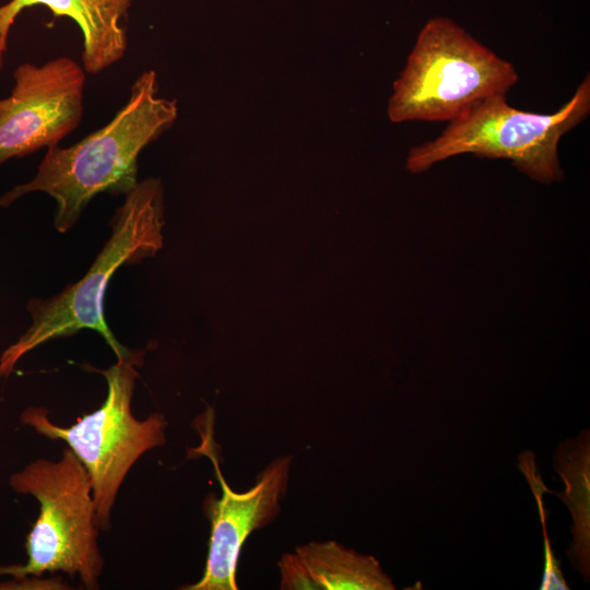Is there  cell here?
I'll return each instance as SVG.
<instances>
[{
  "label": "cell",
  "instance_id": "obj_1",
  "mask_svg": "<svg viewBox=\"0 0 590 590\" xmlns=\"http://www.w3.org/2000/svg\"><path fill=\"white\" fill-rule=\"evenodd\" d=\"M177 113L176 101L157 96L155 71L142 72L107 125L71 146L48 148L34 178L1 196L0 208L26 193L45 192L57 203L55 227L69 231L96 194H126L134 188L140 153L173 126Z\"/></svg>",
  "mask_w": 590,
  "mask_h": 590
},
{
  "label": "cell",
  "instance_id": "obj_2",
  "mask_svg": "<svg viewBox=\"0 0 590 590\" xmlns=\"http://www.w3.org/2000/svg\"><path fill=\"white\" fill-rule=\"evenodd\" d=\"M163 194L160 179L138 181L116 210L111 221L113 234L86 274L51 298L28 302L32 326L1 354L0 377H8L20 358L40 344L72 335L82 329L98 332L117 359L133 354L119 343L107 326L104 297L118 268L152 257L162 247Z\"/></svg>",
  "mask_w": 590,
  "mask_h": 590
},
{
  "label": "cell",
  "instance_id": "obj_3",
  "mask_svg": "<svg viewBox=\"0 0 590 590\" xmlns=\"http://www.w3.org/2000/svg\"><path fill=\"white\" fill-rule=\"evenodd\" d=\"M590 113V76L555 113L538 114L510 106L506 95L480 101L448 122L435 139L412 148L406 169L423 173L433 165L461 154L510 161L530 178L552 184L563 178L558 144Z\"/></svg>",
  "mask_w": 590,
  "mask_h": 590
},
{
  "label": "cell",
  "instance_id": "obj_4",
  "mask_svg": "<svg viewBox=\"0 0 590 590\" xmlns=\"http://www.w3.org/2000/svg\"><path fill=\"white\" fill-rule=\"evenodd\" d=\"M507 60L446 17L421 30L388 102L392 122H450L473 105L517 83Z\"/></svg>",
  "mask_w": 590,
  "mask_h": 590
},
{
  "label": "cell",
  "instance_id": "obj_5",
  "mask_svg": "<svg viewBox=\"0 0 590 590\" xmlns=\"http://www.w3.org/2000/svg\"><path fill=\"white\" fill-rule=\"evenodd\" d=\"M9 485L33 496L39 514L26 539L27 560L0 567V575L63 573L85 589H98L105 560L97 543L95 504L88 473L74 452L68 447L59 460H33L10 475Z\"/></svg>",
  "mask_w": 590,
  "mask_h": 590
},
{
  "label": "cell",
  "instance_id": "obj_6",
  "mask_svg": "<svg viewBox=\"0 0 590 590\" xmlns=\"http://www.w3.org/2000/svg\"><path fill=\"white\" fill-rule=\"evenodd\" d=\"M142 354L133 352L101 370L107 382L106 399L99 409L80 417L73 425L55 424L49 411L42 406H30L20 415L21 422L38 434L64 441L84 465L91 481L99 531L110 529L111 510L130 469L145 452L166 441L167 422L161 413L154 412L139 420L131 411Z\"/></svg>",
  "mask_w": 590,
  "mask_h": 590
},
{
  "label": "cell",
  "instance_id": "obj_7",
  "mask_svg": "<svg viewBox=\"0 0 590 590\" xmlns=\"http://www.w3.org/2000/svg\"><path fill=\"white\" fill-rule=\"evenodd\" d=\"M14 86L0 98V165L59 144L80 125L85 71L62 56L40 66L24 62L13 72Z\"/></svg>",
  "mask_w": 590,
  "mask_h": 590
},
{
  "label": "cell",
  "instance_id": "obj_8",
  "mask_svg": "<svg viewBox=\"0 0 590 590\" xmlns=\"http://www.w3.org/2000/svg\"><path fill=\"white\" fill-rule=\"evenodd\" d=\"M222 486L220 499L206 497L204 509L211 520L209 554L202 578L187 590H237L236 569L241 546L256 529L268 524L280 509L286 491L291 457L272 461L253 487L237 493L225 482L217 460L209 452Z\"/></svg>",
  "mask_w": 590,
  "mask_h": 590
},
{
  "label": "cell",
  "instance_id": "obj_9",
  "mask_svg": "<svg viewBox=\"0 0 590 590\" xmlns=\"http://www.w3.org/2000/svg\"><path fill=\"white\" fill-rule=\"evenodd\" d=\"M45 5L54 16H68L83 35L82 68L97 74L118 62L128 48V20L132 0H10L0 5V36L8 35L16 16L28 7Z\"/></svg>",
  "mask_w": 590,
  "mask_h": 590
},
{
  "label": "cell",
  "instance_id": "obj_10",
  "mask_svg": "<svg viewBox=\"0 0 590 590\" xmlns=\"http://www.w3.org/2000/svg\"><path fill=\"white\" fill-rule=\"evenodd\" d=\"M295 555L306 570L312 590H393L379 562L334 541L309 542Z\"/></svg>",
  "mask_w": 590,
  "mask_h": 590
},
{
  "label": "cell",
  "instance_id": "obj_11",
  "mask_svg": "<svg viewBox=\"0 0 590 590\" xmlns=\"http://www.w3.org/2000/svg\"><path fill=\"white\" fill-rule=\"evenodd\" d=\"M554 469L565 483L556 495L566 504L573 517L574 541L566 555L586 581L590 576V430L567 439L557 447Z\"/></svg>",
  "mask_w": 590,
  "mask_h": 590
},
{
  "label": "cell",
  "instance_id": "obj_12",
  "mask_svg": "<svg viewBox=\"0 0 590 590\" xmlns=\"http://www.w3.org/2000/svg\"><path fill=\"white\" fill-rule=\"evenodd\" d=\"M60 576L43 578V576H23L0 582L1 590L12 589H69Z\"/></svg>",
  "mask_w": 590,
  "mask_h": 590
},
{
  "label": "cell",
  "instance_id": "obj_13",
  "mask_svg": "<svg viewBox=\"0 0 590 590\" xmlns=\"http://www.w3.org/2000/svg\"><path fill=\"white\" fill-rule=\"evenodd\" d=\"M5 49H7V42L3 40L2 37L0 36V73L3 67Z\"/></svg>",
  "mask_w": 590,
  "mask_h": 590
}]
</instances>
